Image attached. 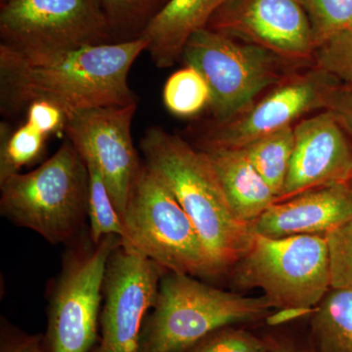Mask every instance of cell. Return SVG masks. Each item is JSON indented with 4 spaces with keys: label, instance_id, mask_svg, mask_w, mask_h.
<instances>
[{
    "label": "cell",
    "instance_id": "cell-20",
    "mask_svg": "<svg viewBox=\"0 0 352 352\" xmlns=\"http://www.w3.org/2000/svg\"><path fill=\"white\" fill-rule=\"evenodd\" d=\"M48 135L25 122L13 129L8 122L0 124V182L21 173L43 155Z\"/></svg>",
    "mask_w": 352,
    "mask_h": 352
},
{
    "label": "cell",
    "instance_id": "cell-22",
    "mask_svg": "<svg viewBox=\"0 0 352 352\" xmlns=\"http://www.w3.org/2000/svg\"><path fill=\"white\" fill-rule=\"evenodd\" d=\"M163 99L164 106L173 115L193 118L210 106V87L196 69L185 66L168 78Z\"/></svg>",
    "mask_w": 352,
    "mask_h": 352
},
{
    "label": "cell",
    "instance_id": "cell-24",
    "mask_svg": "<svg viewBox=\"0 0 352 352\" xmlns=\"http://www.w3.org/2000/svg\"><path fill=\"white\" fill-rule=\"evenodd\" d=\"M307 14L316 50L352 28V0H300Z\"/></svg>",
    "mask_w": 352,
    "mask_h": 352
},
{
    "label": "cell",
    "instance_id": "cell-31",
    "mask_svg": "<svg viewBox=\"0 0 352 352\" xmlns=\"http://www.w3.org/2000/svg\"><path fill=\"white\" fill-rule=\"evenodd\" d=\"M270 352H314L310 346H302L287 338H267Z\"/></svg>",
    "mask_w": 352,
    "mask_h": 352
},
{
    "label": "cell",
    "instance_id": "cell-28",
    "mask_svg": "<svg viewBox=\"0 0 352 352\" xmlns=\"http://www.w3.org/2000/svg\"><path fill=\"white\" fill-rule=\"evenodd\" d=\"M323 110L332 113L352 140V82L335 80L323 94Z\"/></svg>",
    "mask_w": 352,
    "mask_h": 352
},
{
    "label": "cell",
    "instance_id": "cell-12",
    "mask_svg": "<svg viewBox=\"0 0 352 352\" xmlns=\"http://www.w3.org/2000/svg\"><path fill=\"white\" fill-rule=\"evenodd\" d=\"M207 29L303 65L314 62L311 25L300 0H227Z\"/></svg>",
    "mask_w": 352,
    "mask_h": 352
},
{
    "label": "cell",
    "instance_id": "cell-27",
    "mask_svg": "<svg viewBox=\"0 0 352 352\" xmlns=\"http://www.w3.org/2000/svg\"><path fill=\"white\" fill-rule=\"evenodd\" d=\"M187 352H270V342L244 329L228 326L210 333Z\"/></svg>",
    "mask_w": 352,
    "mask_h": 352
},
{
    "label": "cell",
    "instance_id": "cell-11",
    "mask_svg": "<svg viewBox=\"0 0 352 352\" xmlns=\"http://www.w3.org/2000/svg\"><path fill=\"white\" fill-rule=\"evenodd\" d=\"M138 108L134 103L80 111L67 117L63 129L82 159L91 160L100 168L122 219L143 164L131 133Z\"/></svg>",
    "mask_w": 352,
    "mask_h": 352
},
{
    "label": "cell",
    "instance_id": "cell-4",
    "mask_svg": "<svg viewBox=\"0 0 352 352\" xmlns=\"http://www.w3.org/2000/svg\"><path fill=\"white\" fill-rule=\"evenodd\" d=\"M271 308L264 296L250 298L166 271L143 323L139 352H187L215 331L258 320Z\"/></svg>",
    "mask_w": 352,
    "mask_h": 352
},
{
    "label": "cell",
    "instance_id": "cell-2",
    "mask_svg": "<svg viewBox=\"0 0 352 352\" xmlns=\"http://www.w3.org/2000/svg\"><path fill=\"white\" fill-rule=\"evenodd\" d=\"M140 151L188 214L222 274L230 272L249 251L254 235L250 223L234 214L208 155L157 126L146 129Z\"/></svg>",
    "mask_w": 352,
    "mask_h": 352
},
{
    "label": "cell",
    "instance_id": "cell-19",
    "mask_svg": "<svg viewBox=\"0 0 352 352\" xmlns=\"http://www.w3.org/2000/svg\"><path fill=\"white\" fill-rule=\"evenodd\" d=\"M244 149L252 166L277 197L278 201H281L295 150L294 126L284 127L256 139Z\"/></svg>",
    "mask_w": 352,
    "mask_h": 352
},
{
    "label": "cell",
    "instance_id": "cell-30",
    "mask_svg": "<svg viewBox=\"0 0 352 352\" xmlns=\"http://www.w3.org/2000/svg\"><path fill=\"white\" fill-rule=\"evenodd\" d=\"M25 122L36 126L46 135L63 131L66 115L61 109L47 101H36L25 110Z\"/></svg>",
    "mask_w": 352,
    "mask_h": 352
},
{
    "label": "cell",
    "instance_id": "cell-16",
    "mask_svg": "<svg viewBox=\"0 0 352 352\" xmlns=\"http://www.w3.org/2000/svg\"><path fill=\"white\" fill-rule=\"evenodd\" d=\"M227 0H170L143 32L147 51L157 68L168 69L182 60L185 43Z\"/></svg>",
    "mask_w": 352,
    "mask_h": 352
},
{
    "label": "cell",
    "instance_id": "cell-17",
    "mask_svg": "<svg viewBox=\"0 0 352 352\" xmlns=\"http://www.w3.org/2000/svg\"><path fill=\"white\" fill-rule=\"evenodd\" d=\"M201 151L210 160L229 205L241 221L251 223L277 203V197L252 166L244 148H210Z\"/></svg>",
    "mask_w": 352,
    "mask_h": 352
},
{
    "label": "cell",
    "instance_id": "cell-5",
    "mask_svg": "<svg viewBox=\"0 0 352 352\" xmlns=\"http://www.w3.org/2000/svg\"><path fill=\"white\" fill-rule=\"evenodd\" d=\"M122 222L126 229L122 242L166 271L196 278L222 275L188 214L144 161Z\"/></svg>",
    "mask_w": 352,
    "mask_h": 352
},
{
    "label": "cell",
    "instance_id": "cell-9",
    "mask_svg": "<svg viewBox=\"0 0 352 352\" xmlns=\"http://www.w3.org/2000/svg\"><path fill=\"white\" fill-rule=\"evenodd\" d=\"M0 38L28 55L113 43L100 0H6L0 6Z\"/></svg>",
    "mask_w": 352,
    "mask_h": 352
},
{
    "label": "cell",
    "instance_id": "cell-6",
    "mask_svg": "<svg viewBox=\"0 0 352 352\" xmlns=\"http://www.w3.org/2000/svg\"><path fill=\"white\" fill-rule=\"evenodd\" d=\"M230 273L237 288L261 289L273 308L312 312L331 289L327 241L321 235H254Z\"/></svg>",
    "mask_w": 352,
    "mask_h": 352
},
{
    "label": "cell",
    "instance_id": "cell-23",
    "mask_svg": "<svg viewBox=\"0 0 352 352\" xmlns=\"http://www.w3.org/2000/svg\"><path fill=\"white\" fill-rule=\"evenodd\" d=\"M89 175L88 192V219L90 239L99 243L109 235L126 237L124 222L113 205L100 168L91 160H85Z\"/></svg>",
    "mask_w": 352,
    "mask_h": 352
},
{
    "label": "cell",
    "instance_id": "cell-18",
    "mask_svg": "<svg viewBox=\"0 0 352 352\" xmlns=\"http://www.w3.org/2000/svg\"><path fill=\"white\" fill-rule=\"evenodd\" d=\"M314 352H352V288L330 289L312 311Z\"/></svg>",
    "mask_w": 352,
    "mask_h": 352
},
{
    "label": "cell",
    "instance_id": "cell-1",
    "mask_svg": "<svg viewBox=\"0 0 352 352\" xmlns=\"http://www.w3.org/2000/svg\"><path fill=\"white\" fill-rule=\"evenodd\" d=\"M140 38L47 55H28L0 44V109L12 117L36 101L72 113L138 103L129 87L132 65L147 50Z\"/></svg>",
    "mask_w": 352,
    "mask_h": 352
},
{
    "label": "cell",
    "instance_id": "cell-14",
    "mask_svg": "<svg viewBox=\"0 0 352 352\" xmlns=\"http://www.w3.org/2000/svg\"><path fill=\"white\" fill-rule=\"evenodd\" d=\"M294 132L295 150L281 201L308 190L351 182L352 140L332 113L323 111L302 120Z\"/></svg>",
    "mask_w": 352,
    "mask_h": 352
},
{
    "label": "cell",
    "instance_id": "cell-21",
    "mask_svg": "<svg viewBox=\"0 0 352 352\" xmlns=\"http://www.w3.org/2000/svg\"><path fill=\"white\" fill-rule=\"evenodd\" d=\"M170 0H100L113 43L135 41Z\"/></svg>",
    "mask_w": 352,
    "mask_h": 352
},
{
    "label": "cell",
    "instance_id": "cell-13",
    "mask_svg": "<svg viewBox=\"0 0 352 352\" xmlns=\"http://www.w3.org/2000/svg\"><path fill=\"white\" fill-rule=\"evenodd\" d=\"M336 78L314 67L292 75L249 110L229 122L210 120L200 132L197 148H244L256 139L292 126L305 113L323 109V94Z\"/></svg>",
    "mask_w": 352,
    "mask_h": 352
},
{
    "label": "cell",
    "instance_id": "cell-8",
    "mask_svg": "<svg viewBox=\"0 0 352 352\" xmlns=\"http://www.w3.org/2000/svg\"><path fill=\"white\" fill-rule=\"evenodd\" d=\"M182 60L205 78L210 91L212 122L223 124L249 110L266 88L289 78L296 64L267 50L212 30L194 32Z\"/></svg>",
    "mask_w": 352,
    "mask_h": 352
},
{
    "label": "cell",
    "instance_id": "cell-10",
    "mask_svg": "<svg viewBox=\"0 0 352 352\" xmlns=\"http://www.w3.org/2000/svg\"><path fill=\"white\" fill-rule=\"evenodd\" d=\"M166 272L124 242L113 250L104 278L101 337L92 352H139L143 323Z\"/></svg>",
    "mask_w": 352,
    "mask_h": 352
},
{
    "label": "cell",
    "instance_id": "cell-32",
    "mask_svg": "<svg viewBox=\"0 0 352 352\" xmlns=\"http://www.w3.org/2000/svg\"><path fill=\"white\" fill-rule=\"evenodd\" d=\"M4 1H6V0H1V3H2V2H4Z\"/></svg>",
    "mask_w": 352,
    "mask_h": 352
},
{
    "label": "cell",
    "instance_id": "cell-33",
    "mask_svg": "<svg viewBox=\"0 0 352 352\" xmlns=\"http://www.w3.org/2000/svg\"><path fill=\"white\" fill-rule=\"evenodd\" d=\"M351 182L352 183V179H351Z\"/></svg>",
    "mask_w": 352,
    "mask_h": 352
},
{
    "label": "cell",
    "instance_id": "cell-26",
    "mask_svg": "<svg viewBox=\"0 0 352 352\" xmlns=\"http://www.w3.org/2000/svg\"><path fill=\"white\" fill-rule=\"evenodd\" d=\"M314 67L342 82H352V28L315 51Z\"/></svg>",
    "mask_w": 352,
    "mask_h": 352
},
{
    "label": "cell",
    "instance_id": "cell-25",
    "mask_svg": "<svg viewBox=\"0 0 352 352\" xmlns=\"http://www.w3.org/2000/svg\"><path fill=\"white\" fill-rule=\"evenodd\" d=\"M331 289L352 288V219L325 235Z\"/></svg>",
    "mask_w": 352,
    "mask_h": 352
},
{
    "label": "cell",
    "instance_id": "cell-3",
    "mask_svg": "<svg viewBox=\"0 0 352 352\" xmlns=\"http://www.w3.org/2000/svg\"><path fill=\"white\" fill-rule=\"evenodd\" d=\"M0 214L52 245H69L85 232L89 175L68 138L36 170L0 182Z\"/></svg>",
    "mask_w": 352,
    "mask_h": 352
},
{
    "label": "cell",
    "instance_id": "cell-7",
    "mask_svg": "<svg viewBox=\"0 0 352 352\" xmlns=\"http://www.w3.org/2000/svg\"><path fill=\"white\" fill-rule=\"evenodd\" d=\"M109 235L99 243L88 230L68 245L62 267L50 289L46 352H92L98 342L103 285L111 254L122 244Z\"/></svg>",
    "mask_w": 352,
    "mask_h": 352
},
{
    "label": "cell",
    "instance_id": "cell-15",
    "mask_svg": "<svg viewBox=\"0 0 352 352\" xmlns=\"http://www.w3.org/2000/svg\"><path fill=\"white\" fill-rule=\"evenodd\" d=\"M352 219V183L319 187L270 206L250 223L252 235H321Z\"/></svg>",
    "mask_w": 352,
    "mask_h": 352
},
{
    "label": "cell",
    "instance_id": "cell-29",
    "mask_svg": "<svg viewBox=\"0 0 352 352\" xmlns=\"http://www.w3.org/2000/svg\"><path fill=\"white\" fill-rule=\"evenodd\" d=\"M0 352H46L43 336L30 335L16 328L6 319L0 326Z\"/></svg>",
    "mask_w": 352,
    "mask_h": 352
}]
</instances>
